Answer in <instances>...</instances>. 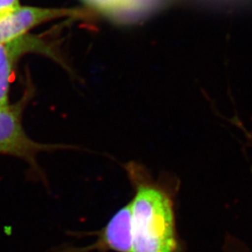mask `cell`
Instances as JSON below:
<instances>
[{
    "label": "cell",
    "mask_w": 252,
    "mask_h": 252,
    "mask_svg": "<svg viewBox=\"0 0 252 252\" xmlns=\"http://www.w3.org/2000/svg\"><path fill=\"white\" fill-rule=\"evenodd\" d=\"M125 169L135 190L130 202L131 252H180L173 187L139 162H127Z\"/></svg>",
    "instance_id": "1"
},
{
    "label": "cell",
    "mask_w": 252,
    "mask_h": 252,
    "mask_svg": "<svg viewBox=\"0 0 252 252\" xmlns=\"http://www.w3.org/2000/svg\"><path fill=\"white\" fill-rule=\"evenodd\" d=\"M31 95V93L27 92L18 103L0 108V154L21 158L40 174L36 155L41 152L60 150L67 146L38 143L27 135L22 117Z\"/></svg>",
    "instance_id": "2"
},
{
    "label": "cell",
    "mask_w": 252,
    "mask_h": 252,
    "mask_svg": "<svg viewBox=\"0 0 252 252\" xmlns=\"http://www.w3.org/2000/svg\"><path fill=\"white\" fill-rule=\"evenodd\" d=\"M28 54L47 55L66 67L54 42L43 36L29 35L8 42H0V108L9 105V86L19 60Z\"/></svg>",
    "instance_id": "3"
},
{
    "label": "cell",
    "mask_w": 252,
    "mask_h": 252,
    "mask_svg": "<svg viewBox=\"0 0 252 252\" xmlns=\"http://www.w3.org/2000/svg\"><path fill=\"white\" fill-rule=\"evenodd\" d=\"M86 15L78 8H38L20 6L0 17V42H8L26 36L29 31L48 22L63 18H80Z\"/></svg>",
    "instance_id": "4"
},
{
    "label": "cell",
    "mask_w": 252,
    "mask_h": 252,
    "mask_svg": "<svg viewBox=\"0 0 252 252\" xmlns=\"http://www.w3.org/2000/svg\"><path fill=\"white\" fill-rule=\"evenodd\" d=\"M132 250V223H131V206L119 209L109 220L108 224L100 231L97 240L79 252H131Z\"/></svg>",
    "instance_id": "5"
},
{
    "label": "cell",
    "mask_w": 252,
    "mask_h": 252,
    "mask_svg": "<svg viewBox=\"0 0 252 252\" xmlns=\"http://www.w3.org/2000/svg\"><path fill=\"white\" fill-rule=\"evenodd\" d=\"M21 6L20 0H0V17Z\"/></svg>",
    "instance_id": "6"
}]
</instances>
